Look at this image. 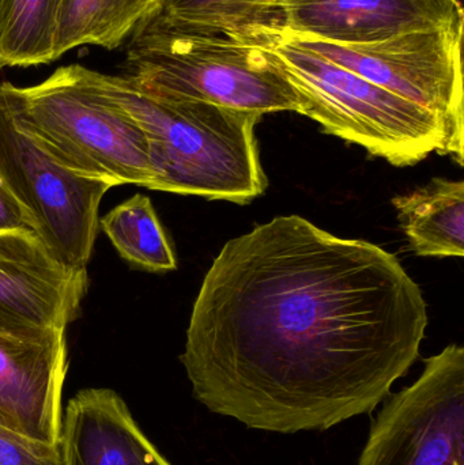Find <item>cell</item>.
<instances>
[{"instance_id":"obj_9","label":"cell","mask_w":464,"mask_h":465,"mask_svg":"<svg viewBox=\"0 0 464 465\" xmlns=\"http://www.w3.org/2000/svg\"><path fill=\"white\" fill-rule=\"evenodd\" d=\"M87 286V270L63 264L37 232H0V332L67 330Z\"/></svg>"},{"instance_id":"obj_19","label":"cell","mask_w":464,"mask_h":465,"mask_svg":"<svg viewBox=\"0 0 464 465\" xmlns=\"http://www.w3.org/2000/svg\"><path fill=\"white\" fill-rule=\"evenodd\" d=\"M0 232H35L29 213L0 179Z\"/></svg>"},{"instance_id":"obj_12","label":"cell","mask_w":464,"mask_h":465,"mask_svg":"<svg viewBox=\"0 0 464 465\" xmlns=\"http://www.w3.org/2000/svg\"><path fill=\"white\" fill-rule=\"evenodd\" d=\"M63 465H172L136 425L127 404L106 388L82 390L62 420Z\"/></svg>"},{"instance_id":"obj_10","label":"cell","mask_w":464,"mask_h":465,"mask_svg":"<svg viewBox=\"0 0 464 465\" xmlns=\"http://www.w3.org/2000/svg\"><path fill=\"white\" fill-rule=\"evenodd\" d=\"M282 29L335 44H365L411 32L463 35V0H274Z\"/></svg>"},{"instance_id":"obj_2","label":"cell","mask_w":464,"mask_h":465,"mask_svg":"<svg viewBox=\"0 0 464 465\" xmlns=\"http://www.w3.org/2000/svg\"><path fill=\"white\" fill-rule=\"evenodd\" d=\"M101 90L146 136L153 191L248 204L267 190L255 127L262 114L152 97L123 75L93 71Z\"/></svg>"},{"instance_id":"obj_18","label":"cell","mask_w":464,"mask_h":465,"mask_svg":"<svg viewBox=\"0 0 464 465\" xmlns=\"http://www.w3.org/2000/svg\"><path fill=\"white\" fill-rule=\"evenodd\" d=\"M0 465H63L60 445L33 441L0 426Z\"/></svg>"},{"instance_id":"obj_4","label":"cell","mask_w":464,"mask_h":465,"mask_svg":"<svg viewBox=\"0 0 464 465\" xmlns=\"http://www.w3.org/2000/svg\"><path fill=\"white\" fill-rule=\"evenodd\" d=\"M14 120L65 168L112 187L154 182L146 136L138 123L95 84L81 64L57 68L45 81L0 84Z\"/></svg>"},{"instance_id":"obj_14","label":"cell","mask_w":464,"mask_h":465,"mask_svg":"<svg viewBox=\"0 0 464 465\" xmlns=\"http://www.w3.org/2000/svg\"><path fill=\"white\" fill-rule=\"evenodd\" d=\"M150 16L172 29L245 44L264 30L282 29L274 0H157Z\"/></svg>"},{"instance_id":"obj_3","label":"cell","mask_w":464,"mask_h":465,"mask_svg":"<svg viewBox=\"0 0 464 465\" xmlns=\"http://www.w3.org/2000/svg\"><path fill=\"white\" fill-rule=\"evenodd\" d=\"M252 45L291 82L301 103L300 114L324 133L364 147L398 168L439 153L464 163V141L438 114L294 43L283 30H264Z\"/></svg>"},{"instance_id":"obj_8","label":"cell","mask_w":464,"mask_h":465,"mask_svg":"<svg viewBox=\"0 0 464 465\" xmlns=\"http://www.w3.org/2000/svg\"><path fill=\"white\" fill-rule=\"evenodd\" d=\"M285 33L302 48L438 114L464 141L463 35L429 30L335 44Z\"/></svg>"},{"instance_id":"obj_17","label":"cell","mask_w":464,"mask_h":465,"mask_svg":"<svg viewBox=\"0 0 464 465\" xmlns=\"http://www.w3.org/2000/svg\"><path fill=\"white\" fill-rule=\"evenodd\" d=\"M60 0H0V70L54 62Z\"/></svg>"},{"instance_id":"obj_7","label":"cell","mask_w":464,"mask_h":465,"mask_svg":"<svg viewBox=\"0 0 464 465\" xmlns=\"http://www.w3.org/2000/svg\"><path fill=\"white\" fill-rule=\"evenodd\" d=\"M464 349L425 361L410 387L379 412L359 465H463Z\"/></svg>"},{"instance_id":"obj_15","label":"cell","mask_w":464,"mask_h":465,"mask_svg":"<svg viewBox=\"0 0 464 465\" xmlns=\"http://www.w3.org/2000/svg\"><path fill=\"white\" fill-rule=\"evenodd\" d=\"M157 0H60L54 56L79 46L119 48L155 10Z\"/></svg>"},{"instance_id":"obj_6","label":"cell","mask_w":464,"mask_h":465,"mask_svg":"<svg viewBox=\"0 0 464 465\" xmlns=\"http://www.w3.org/2000/svg\"><path fill=\"white\" fill-rule=\"evenodd\" d=\"M0 179L29 213L59 262L86 271L100 229V204L112 184L57 163L14 120L0 95Z\"/></svg>"},{"instance_id":"obj_11","label":"cell","mask_w":464,"mask_h":465,"mask_svg":"<svg viewBox=\"0 0 464 465\" xmlns=\"http://www.w3.org/2000/svg\"><path fill=\"white\" fill-rule=\"evenodd\" d=\"M67 369L63 328L35 335L0 332V426L59 445Z\"/></svg>"},{"instance_id":"obj_5","label":"cell","mask_w":464,"mask_h":465,"mask_svg":"<svg viewBox=\"0 0 464 465\" xmlns=\"http://www.w3.org/2000/svg\"><path fill=\"white\" fill-rule=\"evenodd\" d=\"M123 76L168 101H202L263 114L301 112L291 82L252 44L172 29L147 16L131 35Z\"/></svg>"},{"instance_id":"obj_13","label":"cell","mask_w":464,"mask_h":465,"mask_svg":"<svg viewBox=\"0 0 464 465\" xmlns=\"http://www.w3.org/2000/svg\"><path fill=\"white\" fill-rule=\"evenodd\" d=\"M411 251L425 257H463L464 182L436 177L392 199Z\"/></svg>"},{"instance_id":"obj_1","label":"cell","mask_w":464,"mask_h":465,"mask_svg":"<svg viewBox=\"0 0 464 465\" xmlns=\"http://www.w3.org/2000/svg\"><path fill=\"white\" fill-rule=\"evenodd\" d=\"M428 306L395 254L282 215L228 241L180 361L196 401L255 430L370 414L420 355Z\"/></svg>"},{"instance_id":"obj_16","label":"cell","mask_w":464,"mask_h":465,"mask_svg":"<svg viewBox=\"0 0 464 465\" xmlns=\"http://www.w3.org/2000/svg\"><path fill=\"white\" fill-rule=\"evenodd\" d=\"M100 228L133 267L147 272L177 267L173 249L147 196L136 193L114 207L101 218Z\"/></svg>"}]
</instances>
